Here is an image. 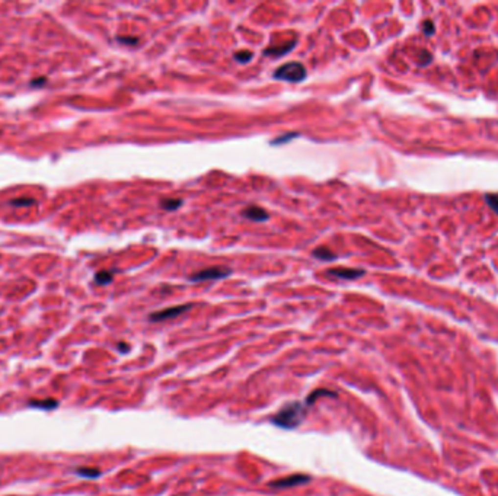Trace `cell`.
<instances>
[{
  "label": "cell",
  "mask_w": 498,
  "mask_h": 496,
  "mask_svg": "<svg viewBox=\"0 0 498 496\" xmlns=\"http://www.w3.org/2000/svg\"><path fill=\"white\" fill-rule=\"evenodd\" d=\"M306 68L302 63L297 61H290L285 63L283 66H280L274 73V77L284 80V82H290V83H299L302 80L306 79Z\"/></svg>",
  "instance_id": "cell-2"
},
{
  "label": "cell",
  "mask_w": 498,
  "mask_h": 496,
  "mask_svg": "<svg viewBox=\"0 0 498 496\" xmlns=\"http://www.w3.org/2000/svg\"><path fill=\"white\" fill-rule=\"evenodd\" d=\"M44 82H47L44 77H41V79H35V80H32V85H43Z\"/></svg>",
  "instance_id": "cell-20"
},
{
  "label": "cell",
  "mask_w": 498,
  "mask_h": 496,
  "mask_svg": "<svg viewBox=\"0 0 498 496\" xmlns=\"http://www.w3.org/2000/svg\"><path fill=\"white\" fill-rule=\"evenodd\" d=\"M306 415V405H302L299 402H293L288 403L287 406H284L276 416L273 418V424L284 428V429H293L296 427H299Z\"/></svg>",
  "instance_id": "cell-1"
},
{
  "label": "cell",
  "mask_w": 498,
  "mask_h": 496,
  "mask_svg": "<svg viewBox=\"0 0 498 496\" xmlns=\"http://www.w3.org/2000/svg\"><path fill=\"white\" fill-rule=\"evenodd\" d=\"M118 41H119V43H122V44H130V45H133V44H137V43H139V40H137V38H133V37H131V38H124V37H119V38H118Z\"/></svg>",
  "instance_id": "cell-19"
},
{
  "label": "cell",
  "mask_w": 498,
  "mask_h": 496,
  "mask_svg": "<svg viewBox=\"0 0 498 496\" xmlns=\"http://www.w3.org/2000/svg\"><path fill=\"white\" fill-rule=\"evenodd\" d=\"M118 348H119V351H122V352H127V351H128V346L124 345V342H121V343L118 345Z\"/></svg>",
  "instance_id": "cell-21"
},
{
  "label": "cell",
  "mask_w": 498,
  "mask_h": 496,
  "mask_svg": "<svg viewBox=\"0 0 498 496\" xmlns=\"http://www.w3.org/2000/svg\"><path fill=\"white\" fill-rule=\"evenodd\" d=\"M29 406L37 407V409H46V410H53L58 406V400L55 399H32L28 402Z\"/></svg>",
  "instance_id": "cell-9"
},
{
  "label": "cell",
  "mask_w": 498,
  "mask_h": 496,
  "mask_svg": "<svg viewBox=\"0 0 498 496\" xmlns=\"http://www.w3.org/2000/svg\"><path fill=\"white\" fill-rule=\"evenodd\" d=\"M232 271L224 267H212L204 271H200L197 274L190 276V281L192 282H200V281H210V279H221L224 276L230 275Z\"/></svg>",
  "instance_id": "cell-3"
},
{
  "label": "cell",
  "mask_w": 498,
  "mask_h": 496,
  "mask_svg": "<svg viewBox=\"0 0 498 496\" xmlns=\"http://www.w3.org/2000/svg\"><path fill=\"white\" fill-rule=\"evenodd\" d=\"M423 31H424V34L426 35H433L434 32H436V26H434V23H433V21H424V23H423Z\"/></svg>",
  "instance_id": "cell-16"
},
{
  "label": "cell",
  "mask_w": 498,
  "mask_h": 496,
  "mask_svg": "<svg viewBox=\"0 0 498 496\" xmlns=\"http://www.w3.org/2000/svg\"><path fill=\"white\" fill-rule=\"evenodd\" d=\"M161 205L166 211H175L176 208H179L182 205V200H164L161 203Z\"/></svg>",
  "instance_id": "cell-12"
},
{
  "label": "cell",
  "mask_w": 498,
  "mask_h": 496,
  "mask_svg": "<svg viewBox=\"0 0 498 496\" xmlns=\"http://www.w3.org/2000/svg\"><path fill=\"white\" fill-rule=\"evenodd\" d=\"M242 216L252 221H265L270 219V214H268L264 208L257 207V205L246 207V208L242 211Z\"/></svg>",
  "instance_id": "cell-7"
},
{
  "label": "cell",
  "mask_w": 498,
  "mask_h": 496,
  "mask_svg": "<svg viewBox=\"0 0 498 496\" xmlns=\"http://www.w3.org/2000/svg\"><path fill=\"white\" fill-rule=\"evenodd\" d=\"M485 201L491 207V210L496 214H498V194H487L485 195Z\"/></svg>",
  "instance_id": "cell-15"
},
{
  "label": "cell",
  "mask_w": 498,
  "mask_h": 496,
  "mask_svg": "<svg viewBox=\"0 0 498 496\" xmlns=\"http://www.w3.org/2000/svg\"><path fill=\"white\" fill-rule=\"evenodd\" d=\"M418 58H420V60H418L420 66H427V64L431 61V54H430L428 51L423 50V51L420 53V57H418Z\"/></svg>",
  "instance_id": "cell-17"
},
{
  "label": "cell",
  "mask_w": 498,
  "mask_h": 496,
  "mask_svg": "<svg viewBox=\"0 0 498 496\" xmlns=\"http://www.w3.org/2000/svg\"><path fill=\"white\" fill-rule=\"evenodd\" d=\"M188 309H191V304H184V306H175L170 309H165L156 313L150 315V320L152 322H162V320H167V319H173L179 315H182L184 312H187Z\"/></svg>",
  "instance_id": "cell-4"
},
{
  "label": "cell",
  "mask_w": 498,
  "mask_h": 496,
  "mask_svg": "<svg viewBox=\"0 0 498 496\" xmlns=\"http://www.w3.org/2000/svg\"><path fill=\"white\" fill-rule=\"evenodd\" d=\"M76 473L82 477H88V479H96L101 476V472L98 469H92V467H79L76 470Z\"/></svg>",
  "instance_id": "cell-11"
},
{
  "label": "cell",
  "mask_w": 498,
  "mask_h": 496,
  "mask_svg": "<svg viewBox=\"0 0 498 496\" xmlns=\"http://www.w3.org/2000/svg\"><path fill=\"white\" fill-rule=\"evenodd\" d=\"M111 281H112V272H108V271H101L95 275V282L99 285H107Z\"/></svg>",
  "instance_id": "cell-13"
},
{
  "label": "cell",
  "mask_w": 498,
  "mask_h": 496,
  "mask_svg": "<svg viewBox=\"0 0 498 496\" xmlns=\"http://www.w3.org/2000/svg\"><path fill=\"white\" fill-rule=\"evenodd\" d=\"M309 480H310L309 476H305V474H293V476H288V477H283V479H277V480L270 482V486H271V488H291V486H296V485L308 483Z\"/></svg>",
  "instance_id": "cell-5"
},
{
  "label": "cell",
  "mask_w": 498,
  "mask_h": 496,
  "mask_svg": "<svg viewBox=\"0 0 498 496\" xmlns=\"http://www.w3.org/2000/svg\"><path fill=\"white\" fill-rule=\"evenodd\" d=\"M235 60L236 61H239V63H242V64H245V63H249L251 60H252V57H254V54L251 53V51H246V50H243V51H237V53H235Z\"/></svg>",
  "instance_id": "cell-14"
},
{
  "label": "cell",
  "mask_w": 498,
  "mask_h": 496,
  "mask_svg": "<svg viewBox=\"0 0 498 496\" xmlns=\"http://www.w3.org/2000/svg\"><path fill=\"white\" fill-rule=\"evenodd\" d=\"M296 45V40H291L288 41L287 44H283V45H278V47H268L264 53L265 55H273V57H281V55L287 54L290 53Z\"/></svg>",
  "instance_id": "cell-8"
},
{
  "label": "cell",
  "mask_w": 498,
  "mask_h": 496,
  "mask_svg": "<svg viewBox=\"0 0 498 496\" xmlns=\"http://www.w3.org/2000/svg\"><path fill=\"white\" fill-rule=\"evenodd\" d=\"M10 204L12 205H15V207H26V205H32L34 204V200H13V201H10Z\"/></svg>",
  "instance_id": "cell-18"
},
{
  "label": "cell",
  "mask_w": 498,
  "mask_h": 496,
  "mask_svg": "<svg viewBox=\"0 0 498 496\" xmlns=\"http://www.w3.org/2000/svg\"><path fill=\"white\" fill-rule=\"evenodd\" d=\"M312 255L315 258L321 259V261H333V259H336V255L333 252H331L328 248H318V249L313 250Z\"/></svg>",
  "instance_id": "cell-10"
},
{
  "label": "cell",
  "mask_w": 498,
  "mask_h": 496,
  "mask_svg": "<svg viewBox=\"0 0 498 496\" xmlns=\"http://www.w3.org/2000/svg\"><path fill=\"white\" fill-rule=\"evenodd\" d=\"M328 274L341 279H357L360 276L364 275L363 270H354V268H332L328 271Z\"/></svg>",
  "instance_id": "cell-6"
}]
</instances>
